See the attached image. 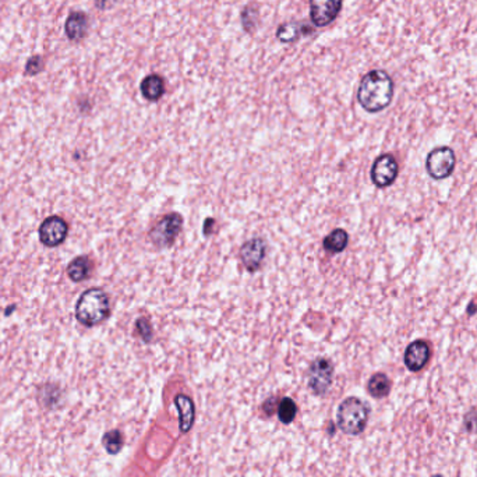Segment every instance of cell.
I'll list each match as a JSON object with an SVG mask.
<instances>
[{"instance_id":"9a60e30c","label":"cell","mask_w":477,"mask_h":477,"mask_svg":"<svg viewBox=\"0 0 477 477\" xmlns=\"http://www.w3.org/2000/svg\"><path fill=\"white\" fill-rule=\"evenodd\" d=\"M174 404L180 415V431L187 433L195 422V405L193 401L186 395H177Z\"/></svg>"},{"instance_id":"603a6c76","label":"cell","mask_w":477,"mask_h":477,"mask_svg":"<svg viewBox=\"0 0 477 477\" xmlns=\"http://www.w3.org/2000/svg\"><path fill=\"white\" fill-rule=\"evenodd\" d=\"M115 0H95V5L100 9H108L111 6H114Z\"/></svg>"},{"instance_id":"cb8c5ba5","label":"cell","mask_w":477,"mask_h":477,"mask_svg":"<svg viewBox=\"0 0 477 477\" xmlns=\"http://www.w3.org/2000/svg\"><path fill=\"white\" fill-rule=\"evenodd\" d=\"M437 477H440V476H437Z\"/></svg>"},{"instance_id":"2e32d148","label":"cell","mask_w":477,"mask_h":477,"mask_svg":"<svg viewBox=\"0 0 477 477\" xmlns=\"http://www.w3.org/2000/svg\"><path fill=\"white\" fill-rule=\"evenodd\" d=\"M367 390H368L370 395L377 398V399L384 398L390 394L391 381L384 372H377L368 379Z\"/></svg>"},{"instance_id":"277c9868","label":"cell","mask_w":477,"mask_h":477,"mask_svg":"<svg viewBox=\"0 0 477 477\" xmlns=\"http://www.w3.org/2000/svg\"><path fill=\"white\" fill-rule=\"evenodd\" d=\"M181 226L183 218L179 214L165 215L150 232V239L159 249L169 247L174 243L177 235L181 231Z\"/></svg>"},{"instance_id":"44dd1931","label":"cell","mask_w":477,"mask_h":477,"mask_svg":"<svg viewBox=\"0 0 477 477\" xmlns=\"http://www.w3.org/2000/svg\"><path fill=\"white\" fill-rule=\"evenodd\" d=\"M44 69H45V62L42 59V56L37 55V56H33L28 59V62L26 64V74L27 75H37Z\"/></svg>"},{"instance_id":"30bf717a","label":"cell","mask_w":477,"mask_h":477,"mask_svg":"<svg viewBox=\"0 0 477 477\" xmlns=\"http://www.w3.org/2000/svg\"><path fill=\"white\" fill-rule=\"evenodd\" d=\"M267 253V244L261 237H254L246 242L240 249V258L247 271L255 272L260 269Z\"/></svg>"},{"instance_id":"3957f363","label":"cell","mask_w":477,"mask_h":477,"mask_svg":"<svg viewBox=\"0 0 477 477\" xmlns=\"http://www.w3.org/2000/svg\"><path fill=\"white\" fill-rule=\"evenodd\" d=\"M368 420V408L359 398L345 399L338 409V424L346 434H360Z\"/></svg>"},{"instance_id":"52a82bcc","label":"cell","mask_w":477,"mask_h":477,"mask_svg":"<svg viewBox=\"0 0 477 477\" xmlns=\"http://www.w3.org/2000/svg\"><path fill=\"white\" fill-rule=\"evenodd\" d=\"M398 172L399 166L393 155H381L375 159L371 168V180L377 187L384 188L391 186L397 180Z\"/></svg>"},{"instance_id":"d6986e66","label":"cell","mask_w":477,"mask_h":477,"mask_svg":"<svg viewBox=\"0 0 477 477\" xmlns=\"http://www.w3.org/2000/svg\"><path fill=\"white\" fill-rule=\"evenodd\" d=\"M296 404L291 399V398H285L280 401L279 408H278V416L279 420L285 424H289L294 422L295 416H296Z\"/></svg>"},{"instance_id":"ffe728a7","label":"cell","mask_w":477,"mask_h":477,"mask_svg":"<svg viewBox=\"0 0 477 477\" xmlns=\"http://www.w3.org/2000/svg\"><path fill=\"white\" fill-rule=\"evenodd\" d=\"M104 445L109 453L116 455L122 449V445H123L122 434L119 431H109L104 437Z\"/></svg>"},{"instance_id":"5b68a950","label":"cell","mask_w":477,"mask_h":477,"mask_svg":"<svg viewBox=\"0 0 477 477\" xmlns=\"http://www.w3.org/2000/svg\"><path fill=\"white\" fill-rule=\"evenodd\" d=\"M456 165V158L449 147H437L427 156V172L435 180L447 179L452 174Z\"/></svg>"},{"instance_id":"ba28073f","label":"cell","mask_w":477,"mask_h":477,"mask_svg":"<svg viewBox=\"0 0 477 477\" xmlns=\"http://www.w3.org/2000/svg\"><path fill=\"white\" fill-rule=\"evenodd\" d=\"M334 367L327 359L316 360L309 370V386L317 395H324L332 383Z\"/></svg>"},{"instance_id":"5bb4252c","label":"cell","mask_w":477,"mask_h":477,"mask_svg":"<svg viewBox=\"0 0 477 477\" xmlns=\"http://www.w3.org/2000/svg\"><path fill=\"white\" fill-rule=\"evenodd\" d=\"M91 271H92V262L85 255H80V257L73 258L66 268L69 279L75 282V283L88 279L91 275Z\"/></svg>"},{"instance_id":"7a4b0ae2","label":"cell","mask_w":477,"mask_h":477,"mask_svg":"<svg viewBox=\"0 0 477 477\" xmlns=\"http://www.w3.org/2000/svg\"><path fill=\"white\" fill-rule=\"evenodd\" d=\"M74 314L75 320L88 328L104 323L111 314L108 294L101 288L87 289L78 298Z\"/></svg>"},{"instance_id":"8992f818","label":"cell","mask_w":477,"mask_h":477,"mask_svg":"<svg viewBox=\"0 0 477 477\" xmlns=\"http://www.w3.org/2000/svg\"><path fill=\"white\" fill-rule=\"evenodd\" d=\"M41 243L48 249H55L62 246L69 236L67 222L57 215L48 217L42 221L38 229Z\"/></svg>"},{"instance_id":"8fae6325","label":"cell","mask_w":477,"mask_h":477,"mask_svg":"<svg viewBox=\"0 0 477 477\" xmlns=\"http://www.w3.org/2000/svg\"><path fill=\"white\" fill-rule=\"evenodd\" d=\"M431 350L427 342L415 341L412 342L405 352V364L411 371H420L430 360Z\"/></svg>"},{"instance_id":"9c48e42d","label":"cell","mask_w":477,"mask_h":477,"mask_svg":"<svg viewBox=\"0 0 477 477\" xmlns=\"http://www.w3.org/2000/svg\"><path fill=\"white\" fill-rule=\"evenodd\" d=\"M342 0H310V19L316 27H327L339 16Z\"/></svg>"},{"instance_id":"7c38bea8","label":"cell","mask_w":477,"mask_h":477,"mask_svg":"<svg viewBox=\"0 0 477 477\" xmlns=\"http://www.w3.org/2000/svg\"><path fill=\"white\" fill-rule=\"evenodd\" d=\"M64 31L70 41H81L88 33V16L82 12H73L66 20Z\"/></svg>"},{"instance_id":"7402d4cb","label":"cell","mask_w":477,"mask_h":477,"mask_svg":"<svg viewBox=\"0 0 477 477\" xmlns=\"http://www.w3.org/2000/svg\"><path fill=\"white\" fill-rule=\"evenodd\" d=\"M136 330H137V334L143 338L144 342H150L151 338H152V330H151V324L147 318L141 317L136 321Z\"/></svg>"},{"instance_id":"e0dca14e","label":"cell","mask_w":477,"mask_h":477,"mask_svg":"<svg viewBox=\"0 0 477 477\" xmlns=\"http://www.w3.org/2000/svg\"><path fill=\"white\" fill-rule=\"evenodd\" d=\"M348 243H349L348 232L343 229H335L324 239L323 244L328 253L336 254V253L343 251L348 247Z\"/></svg>"},{"instance_id":"ac0fdd59","label":"cell","mask_w":477,"mask_h":477,"mask_svg":"<svg viewBox=\"0 0 477 477\" xmlns=\"http://www.w3.org/2000/svg\"><path fill=\"white\" fill-rule=\"evenodd\" d=\"M300 34H303V27L296 23H285L276 31V38L282 44H291L299 39Z\"/></svg>"},{"instance_id":"4fadbf2b","label":"cell","mask_w":477,"mask_h":477,"mask_svg":"<svg viewBox=\"0 0 477 477\" xmlns=\"http://www.w3.org/2000/svg\"><path fill=\"white\" fill-rule=\"evenodd\" d=\"M140 91L145 100L156 102L165 93V81L158 74H150L141 81Z\"/></svg>"},{"instance_id":"6da1fadb","label":"cell","mask_w":477,"mask_h":477,"mask_svg":"<svg viewBox=\"0 0 477 477\" xmlns=\"http://www.w3.org/2000/svg\"><path fill=\"white\" fill-rule=\"evenodd\" d=\"M394 82L384 70L367 73L359 85L357 101L361 108L370 114L384 111L393 101Z\"/></svg>"}]
</instances>
